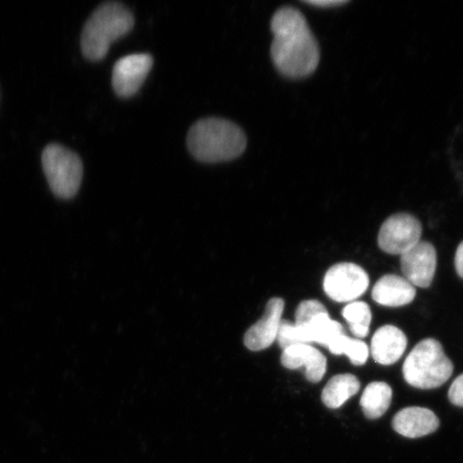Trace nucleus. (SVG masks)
<instances>
[{
    "label": "nucleus",
    "mask_w": 463,
    "mask_h": 463,
    "mask_svg": "<svg viewBox=\"0 0 463 463\" xmlns=\"http://www.w3.org/2000/svg\"><path fill=\"white\" fill-rule=\"evenodd\" d=\"M274 33L270 54L276 68L291 79L309 77L320 62V48L299 10L282 7L270 23Z\"/></svg>",
    "instance_id": "1"
},
{
    "label": "nucleus",
    "mask_w": 463,
    "mask_h": 463,
    "mask_svg": "<svg viewBox=\"0 0 463 463\" xmlns=\"http://www.w3.org/2000/svg\"><path fill=\"white\" fill-rule=\"evenodd\" d=\"M188 148L195 159L206 164L233 160L245 152L247 138L239 126L222 118H205L188 133Z\"/></svg>",
    "instance_id": "2"
},
{
    "label": "nucleus",
    "mask_w": 463,
    "mask_h": 463,
    "mask_svg": "<svg viewBox=\"0 0 463 463\" xmlns=\"http://www.w3.org/2000/svg\"><path fill=\"white\" fill-rule=\"evenodd\" d=\"M135 26V16L119 3L102 4L87 20L80 36V49L87 60L102 61L109 46Z\"/></svg>",
    "instance_id": "3"
},
{
    "label": "nucleus",
    "mask_w": 463,
    "mask_h": 463,
    "mask_svg": "<svg viewBox=\"0 0 463 463\" xmlns=\"http://www.w3.org/2000/svg\"><path fill=\"white\" fill-rule=\"evenodd\" d=\"M454 372V364L445 355L443 346L434 339H425L416 345L403 364L404 380L420 390L442 386Z\"/></svg>",
    "instance_id": "4"
},
{
    "label": "nucleus",
    "mask_w": 463,
    "mask_h": 463,
    "mask_svg": "<svg viewBox=\"0 0 463 463\" xmlns=\"http://www.w3.org/2000/svg\"><path fill=\"white\" fill-rule=\"evenodd\" d=\"M42 161L46 181L57 198H74L82 184L84 173L80 156L63 145L52 143L44 148Z\"/></svg>",
    "instance_id": "5"
},
{
    "label": "nucleus",
    "mask_w": 463,
    "mask_h": 463,
    "mask_svg": "<svg viewBox=\"0 0 463 463\" xmlns=\"http://www.w3.org/2000/svg\"><path fill=\"white\" fill-rule=\"evenodd\" d=\"M341 334H345L344 326L333 321L328 312H326L304 326L282 321L277 340L283 350L298 345L318 344L328 346Z\"/></svg>",
    "instance_id": "6"
},
{
    "label": "nucleus",
    "mask_w": 463,
    "mask_h": 463,
    "mask_svg": "<svg viewBox=\"0 0 463 463\" xmlns=\"http://www.w3.org/2000/svg\"><path fill=\"white\" fill-rule=\"evenodd\" d=\"M324 291L335 302L346 303L360 298L367 291L369 277L361 266L340 263L328 269L323 282Z\"/></svg>",
    "instance_id": "7"
},
{
    "label": "nucleus",
    "mask_w": 463,
    "mask_h": 463,
    "mask_svg": "<svg viewBox=\"0 0 463 463\" xmlns=\"http://www.w3.org/2000/svg\"><path fill=\"white\" fill-rule=\"evenodd\" d=\"M421 224L418 218L410 213H396L382 224L379 233V246L386 253H403L418 245L421 237Z\"/></svg>",
    "instance_id": "8"
},
{
    "label": "nucleus",
    "mask_w": 463,
    "mask_h": 463,
    "mask_svg": "<svg viewBox=\"0 0 463 463\" xmlns=\"http://www.w3.org/2000/svg\"><path fill=\"white\" fill-rule=\"evenodd\" d=\"M154 63L149 54H132L120 58L113 69V89L119 97L135 96L146 80Z\"/></svg>",
    "instance_id": "9"
},
{
    "label": "nucleus",
    "mask_w": 463,
    "mask_h": 463,
    "mask_svg": "<svg viewBox=\"0 0 463 463\" xmlns=\"http://www.w3.org/2000/svg\"><path fill=\"white\" fill-rule=\"evenodd\" d=\"M402 269L411 285L430 287L437 269L436 249L427 241H420L402 256Z\"/></svg>",
    "instance_id": "10"
},
{
    "label": "nucleus",
    "mask_w": 463,
    "mask_h": 463,
    "mask_svg": "<svg viewBox=\"0 0 463 463\" xmlns=\"http://www.w3.org/2000/svg\"><path fill=\"white\" fill-rule=\"evenodd\" d=\"M285 300L271 298L266 306L264 316L245 335L244 343L249 350L262 351L274 344L282 322Z\"/></svg>",
    "instance_id": "11"
},
{
    "label": "nucleus",
    "mask_w": 463,
    "mask_h": 463,
    "mask_svg": "<svg viewBox=\"0 0 463 463\" xmlns=\"http://www.w3.org/2000/svg\"><path fill=\"white\" fill-rule=\"evenodd\" d=\"M281 364L292 370L305 367L306 378L311 383H318L327 370L326 357L311 345L287 347L282 352Z\"/></svg>",
    "instance_id": "12"
},
{
    "label": "nucleus",
    "mask_w": 463,
    "mask_h": 463,
    "mask_svg": "<svg viewBox=\"0 0 463 463\" xmlns=\"http://www.w3.org/2000/svg\"><path fill=\"white\" fill-rule=\"evenodd\" d=\"M439 425L437 415L430 409L411 407L396 414L392 427L396 432L410 439L428 436L438 430Z\"/></svg>",
    "instance_id": "13"
},
{
    "label": "nucleus",
    "mask_w": 463,
    "mask_h": 463,
    "mask_svg": "<svg viewBox=\"0 0 463 463\" xmlns=\"http://www.w3.org/2000/svg\"><path fill=\"white\" fill-rule=\"evenodd\" d=\"M407 345V337L401 329L392 326H382L373 335L372 355L376 363L389 366L401 360Z\"/></svg>",
    "instance_id": "14"
},
{
    "label": "nucleus",
    "mask_w": 463,
    "mask_h": 463,
    "mask_svg": "<svg viewBox=\"0 0 463 463\" xmlns=\"http://www.w3.org/2000/svg\"><path fill=\"white\" fill-rule=\"evenodd\" d=\"M416 291L405 278L386 275L375 283L373 298L386 307H402L413 302Z\"/></svg>",
    "instance_id": "15"
},
{
    "label": "nucleus",
    "mask_w": 463,
    "mask_h": 463,
    "mask_svg": "<svg viewBox=\"0 0 463 463\" xmlns=\"http://www.w3.org/2000/svg\"><path fill=\"white\" fill-rule=\"evenodd\" d=\"M361 389L360 381L353 374H339L329 380L322 392V402L329 409H338Z\"/></svg>",
    "instance_id": "16"
},
{
    "label": "nucleus",
    "mask_w": 463,
    "mask_h": 463,
    "mask_svg": "<svg viewBox=\"0 0 463 463\" xmlns=\"http://www.w3.org/2000/svg\"><path fill=\"white\" fill-rule=\"evenodd\" d=\"M392 398V391L384 382H373L364 391L361 407L369 420L380 419L389 410Z\"/></svg>",
    "instance_id": "17"
},
{
    "label": "nucleus",
    "mask_w": 463,
    "mask_h": 463,
    "mask_svg": "<svg viewBox=\"0 0 463 463\" xmlns=\"http://www.w3.org/2000/svg\"><path fill=\"white\" fill-rule=\"evenodd\" d=\"M328 350L335 355H346L355 366H363L369 356V347L360 339L347 337L341 334L328 345Z\"/></svg>",
    "instance_id": "18"
},
{
    "label": "nucleus",
    "mask_w": 463,
    "mask_h": 463,
    "mask_svg": "<svg viewBox=\"0 0 463 463\" xmlns=\"http://www.w3.org/2000/svg\"><path fill=\"white\" fill-rule=\"evenodd\" d=\"M343 316L349 323L351 332L355 337H366L372 323V311L366 303L353 302L347 305L343 311Z\"/></svg>",
    "instance_id": "19"
},
{
    "label": "nucleus",
    "mask_w": 463,
    "mask_h": 463,
    "mask_svg": "<svg viewBox=\"0 0 463 463\" xmlns=\"http://www.w3.org/2000/svg\"><path fill=\"white\" fill-rule=\"evenodd\" d=\"M326 312H327L326 307L317 300H305L298 307L297 314H295V317H297L295 324L304 326V324L314 320L322 314H326Z\"/></svg>",
    "instance_id": "20"
},
{
    "label": "nucleus",
    "mask_w": 463,
    "mask_h": 463,
    "mask_svg": "<svg viewBox=\"0 0 463 463\" xmlns=\"http://www.w3.org/2000/svg\"><path fill=\"white\" fill-rule=\"evenodd\" d=\"M449 399L457 407L463 408V374L459 375L450 385Z\"/></svg>",
    "instance_id": "21"
},
{
    "label": "nucleus",
    "mask_w": 463,
    "mask_h": 463,
    "mask_svg": "<svg viewBox=\"0 0 463 463\" xmlns=\"http://www.w3.org/2000/svg\"><path fill=\"white\" fill-rule=\"evenodd\" d=\"M306 4L317 5V7H335V5H343L346 4V0H310Z\"/></svg>",
    "instance_id": "22"
},
{
    "label": "nucleus",
    "mask_w": 463,
    "mask_h": 463,
    "mask_svg": "<svg viewBox=\"0 0 463 463\" xmlns=\"http://www.w3.org/2000/svg\"><path fill=\"white\" fill-rule=\"evenodd\" d=\"M455 266L457 273L463 279V241L459 245L458 249H457L456 257H455Z\"/></svg>",
    "instance_id": "23"
}]
</instances>
